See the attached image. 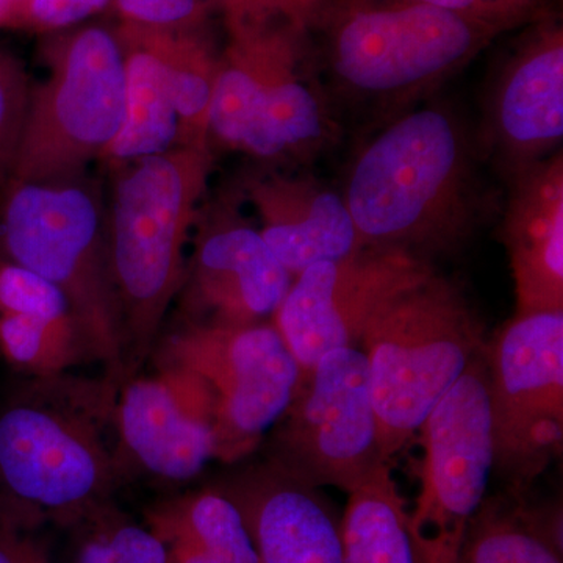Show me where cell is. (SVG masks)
<instances>
[{
  "label": "cell",
  "instance_id": "32",
  "mask_svg": "<svg viewBox=\"0 0 563 563\" xmlns=\"http://www.w3.org/2000/svg\"><path fill=\"white\" fill-rule=\"evenodd\" d=\"M221 13L231 10H257L268 9V0H218Z\"/></svg>",
  "mask_w": 563,
  "mask_h": 563
},
{
  "label": "cell",
  "instance_id": "6",
  "mask_svg": "<svg viewBox=\"0 0 563 563\" xmlns=\"http://www.w3.org/2000/svg\"><path fill=\"white\" fill-rule=\"evenodd\" d=\"M485 343L484 322L465 290L437 272L377 312L361 350L385 462L417 435Z\"/></svg>",
  "mask_w": 563,
  "mask_h": 563
},
{
  "label": "cell",
  "instance_id": "19",
  "mask_svg": "<svg viewBox=\"0 0 563 563\" xmlns=\"http://www.w3.org/2000/svg\"><path fill=\"white\" fill-rule=\"evenodd\" d=\"M499 236L517 312L563 310V152L503 181Z\"/></svg>",
  "mask_w": 563,
  "mask_h": 563
},
{
  "label": "cell",
  "instance_id": "31",
  "mask_svg": "<svg viewBox=\"0 0 563 563\" xmlns=\"http://www.w3.org/2000/svg\"><path fill=\"white\" fill-rule=\"evenodd\" d=\"M320 2L321 0H268V10L303 25L310 11Z\"/></svg>",
  "mask_w": 563,
  "mask_h": 563
},
{
  "label": "cell",
  "instance_id": "5",
  "mask_svg": "<svg viewBox=\"0 0 563 563\" xmlns=\"http://www.w3.org/2000/svg\"><path fill=\"white\" fill-rule=\"evenodd\" d=\"M214 154L177 146L110 166L107 255L122 339V380L141 373L177 301L188 243L207 196Z\"/></svg>",
  "mask_w": 563,
  "mask_h": 563
},
{
  "label": "cell",
  "instance_id": "34",
  "mask_svg": "<svg viewBox=\"0 0 563 563\" xmlns=\"http://www.w3.org/2000/svg\"><path fill=\"white\" fill-rule=\"evenodd\" d=\"M457 563H466L465 561H463V559H459V562Z\"/></svg>",
  "mask_w": 563,
  "mask_h": 563
},
{
  "label": "cell",
  "instance_id": "14",
  "mask_svg": "<svg viewBox=\"0 0 563 563\" xmlns=\"http://www.w3.org/2000/svg\"><path fill=\"white\" fill-rule=\"evenodd\" d=\"M191 236L192 252L177 296L185 321L222 325L273 321L292 277L244 213L233 185L206 196Z\"/></svg>",
  "mask_w": 563,
  "mask_h": 563
},
{
  "label": "cell",
  "instance_id": "22",
  "mask_svg": "<svg viewBox=\"0 0 563 563\" xmlns=\"http://www.w3.org/2000/svg\"><path fill=\"white\" fill-rule=\"evenodd\" d=\"M340 531L344 563H426L388 463L347 493Z\"/></svg>",
  "mask_w": 563,
  "mask_h": 563
},
{
  "label": "cell",
  "instance_id": "27",
  "mask_svg": "<svg viewBox=\"0 0 563 563\" xmlns=\"http://www.w3.org/2000/svg\"><path fill=\"white\" fill-rule=\"evenodd\" d=\"M124 24L163 31H201L213 11H221L218 0H111Z\"/></svg>",
  "mask_w": 563,
  "mask_h": 563
},
{
  "label": "cell",
  "instance_id": "15",
  "mask_svg": "<svg viewBox=\"0 0 563 563\" xmlns=\"http://www.w3.org/2000/svg\"><path fill=\"white\" fill-rule=\"evenodd\" d=\"M477 147L501 181L561 151L563 140V27L544 11L526 25L488 76Z\"/></svg>",
  "mask_w": 563,
  "mask_h": 563
},
{
  "label": "cell",
  "instance_id": "20",
  "mask_svg": "<svg viewBox=\"0 0 563 563\" xmlns=\"http://www.w3.org/2000/svg\"><path fill=\"white\" fill-rule=\"evenodd\" d=\"M118 40L124 60V120L101 161L122 165L180 146V125L174 109L157 29L120 22Z\"/></svg>",
  "mask_w": 563,
  "mask_h": 563
},
{
  "label": "cell",
  "instance_id": "29",
  "mask_svg": "<svg viewBox=\"0 0 563 563\" xmlns=\"http://www.w3.org/2000/svg\"><path fill=\"white\" fill-rule=\"evenodd\" d=\"M490 25L501 33L526 27L544 13L543 0H413Z\"/></svg>",
  "mask_w": 563,
  "mask_h": 563
},
{
  "label": "cell",
  "instance_id": "30",
  "mask_svg": "<svg viewBox=\"0 0 563 563\" xmlns=\"http://www.w3.org/2000/svg\"><path fill=\"white\" fill-rule=\"evenodd\" d=\"M0 563H54L27 528L0 517Z\"/></svg>",
  "mask_w": 563,
  "mask_h": 563
},
{
  "label": "cell",
  "instance_id": "1",
  "mask_svg": "<svg viewBox=\"0 0 563 563\" xmlns=\"http://www.w3.org/2000/svg\"><path fill=\"white\" fill-rule=\"evenodd\" d=\"M474 125L454 103L404 111L352 152L339 188L363 246L432 263L468 246L501 210Z\"/></svg>",
  "mask_w": 563,
  "mask_h": 563
},
{
  "label": "cell",
  "instance_id": "24",
  "mask_svg": "<svg viewBox=\"0 0 563 563\" xmlns=\"http://www.w3.org/2000/svg\"><path fill=\"white\" fill-rule=\"evenodd\" d=\"M157 35L174 109L179 118L180 146L210 150V110L220 51L207 38L206 29H157Z\"/></svg>",
  "mask_w": 563,
  "mask_h": 563
},
{
  "label": "cell",
  "instance_id": "23",
  "mask_svg": "<svg viewBox=\"0 0 563 563\" xmlns=\"http://www.w3.org/2000/svg\"><path fill=\"white\" fill-rule=\"evenodd\" d=\"M466 563H563L562 515L537 512L510 495L485 499L463 542Z\"/></svg>",
  "mask_w": 563,
  "mask_h": 563
},
{
  "label": "cell",
  "instance_id": "8",
  "mask_svg": "<svg viewBox=\"0 0 563 563\" xmlns=\"http://www.w3.org/2000/svg\"><path fill=\"white\" fill-rule=\"evenodd\" d=\"M47 74L32 84L10 179L66 181L88 176L124 120V60L117 31L77 25L41 44Z\"/></svg>",
  "mask_w": 563,
  "mask_h": 563
},
{
  "label": "cell",
  "instance_id": "26",
  "mask_svg": "<svg viewBox=\"0 0 563 563\" xmlns=\"http://www.w3.org/2000/svg\"><path fill=\"white\" fill-rule=\"evenodd\" d=\"M32 84L24 60L0 43V190L13 169Z\"/></svg>",
  "mask_w": 563,
  "mask_h": 563
},
{
  "label": "cell",
  "instance_id": "18",
  "mask_svg": "<svg viewBox=\"0 0 563 563\" xmlns=\"http://www.w3.org/2000/svg\"><path fill=\"white\" fill-rule=\"evenodd\" d=\"M239 507L258 563H344L335 507L322 488L268 461L214 484Z\"/></svg>",
  "mask_w": 563,
  "mask_h": 563
},
{
  "label": "cell",
  "instance_id": "33",
  "mask_svg": "<svg viewBox=\"0 0 563 563\" xmlns=\"http://www.w3.org/2000/svg\"><path fill=\"white\" fill-rule=\"evenodd\" d=\"M10 0H0V29H7L9 24Z\"/></svg>",
  "mask_w": 563,
  "mask_h": 563
},
{
  "label": "cell",
  "instance_id": "2",
  "mask_svg": "<svg viewBox=\"0 0 563 563\" xmlns=\"http://www.w3.org/2000/svg\"><path fill=\"white\" fill-rule=\"evenodd\" d=\"M303 29L336 120L363 133L429 101L503 35L413 0H321Z\"/></svg>",
  "mask_w": 563,
  "mask_h": 563
},
{
  "label": "cell",
  "instance_id": "4",
  "mask_svg": "<svg viewBox=\"0 0 563 563\" xmlns=\"http://www.w3.org/2000/svg\"><path fill=\"white\" fill-rule=\"evenodd\" d=\"M210 110V150L307 169L343 135L306 29L268 9L225 11Z\"/></svg>",
  "mask_w": 563,
  "mask_h": 563
},
{
  "label": "cell",
  "instance_id": "9",
  "mask_svg": "<svg viewBox=\"0 0 563 563\" xmlns=\"http://www.w3.org/2000/svg\"><path fill=\"white\" fill-rule=\"evenodd\" d=\"M151 357L195 380L209 396L214 459L250 455L287 412L301 369L274 322L250 325L184 321L155 343Z\"/></svg>",
  "mask_w": 563,
  "mask_h": 563
},
{
  "label": "cell",
  "instance_id": "7",
  "mask_svg": "<svg viewBox=\"0 0 563 563\" xmlns=\"http://www.w3.org/2000/svg\"><path fill=\"white\" fill-rule=\"evenodd\" d=\"M0 257L60 288L107 376L121 384L120 309L111 282L106 198L85 176L9 180L0 190Z\"/></svg>",
  "mask_w": 563,
  "mask_h": 563
},
{
  "label": "cell",
  "instance_id": "25",
  "mask_svg": "<svg viewBox=\"0 0 563 563\" xmlns=\"http://www.w3.org/2000/svg\"><path fill=\"white\" fill-rule=\"evenodd\" d=\"M90 521L96 531L81 544L76 563H173L169 548L151 529L121 520L109 509Z\"/></svg>",
  "mask_w": 563,
  "mask_h": 563
},
{
  "label": "cell",
  "instance_id": "10",
  "mask_svg": "<svg viewBox=\"0 0 563 563\" xmlns=\"http://www.w3.org/2000/svg\"><path fill=\"white\" fill-rule=\"evenodd\" d=\"M495 473L523 496L561 455L563 310L515 313L485 343Z\"/></svg>",
  "mask_w": 563,
  "mask_h": 563
},
{
  "label": "cell",
  "instance_id": "11",
  "mask_svg": "<svg viewBox=\"0 0 563 563\" xmlns=\"http://www.w3.org/2000/svg\"><path fill=\"white\" fill-rule=\"evenodd\" d=\"M485 350V347H484ZM470 362L420 428L421 490L410 523L426 563H457L495 473L485 352Z\"/></svg>",
  "mask_w": 563,
  "mask_h": 563
},
{
  "label": "cell",
  "instance_id": "16",
  "mask_svg": "<svg viewBox=\"0 0 563 563\" xmlns=\"http://www.w3.org/2000/svg\"><path fill=\"white\" fill-rule=\"evenodd\" d=\"M117 433L122 474L132 465L163 483L181 484L214 459L209 396L173 369L122 380Z\"/></svg>",
  "mask_w": 563,
  "mask_h": 563
},
{
  "label": "cell",
  "instance_id": "12",
  "mask_svg": "<svg viewBox=\"0 0 563 563\" xmlns=\"http://www.w3.org/2000/svg\"><path fill=\"white\" fill-rule=\"evenodd\" d=\"M266 459L302 483L346 493L387 465L361 347L328 352L302 377Z\"/></svg>",
  "mask_w": 563,
  "mask_h": 563
},
{
  "label": "cell",
  "instance_id": "13",
  "mask_svg": "<svg viewBox=\"0 0 563 563\" xmlns=\"http://www.w3.org/2000/svg\"><path fill=\"white\" fill-rule=\"evenodd\" d=\"M433 273L432 263L407 252L362 247L298 274L273 322L298 362L301 379L328 352L361 347L377 312Z\"/></svg>",
  "mask_w": 563,
  "mask_h": 563
},
{
  "label": "cell",
  "instance_id": "17",
  "mask_svg": "<svg viewBox=\"0 0 563 563\" xmlns=\"http://www.w3.org/2000/svg\"><path fill=\"white\" fill-rule=\"evenodd\" d=\"M233 187L292 279L314 263L339 261L366 247L340 191L307 169L252 163Z\"/></svg>",
  "mask_w": 563,
  "mask_h": 563
},
{
  "label": "cell",
  "instance_id": "21",
  "mask_svg": "<svg viewBox=\"0 0 563 563\" xmlns=\"http://www.w3.org/2000/svg\"><path fill=\"white\" fill-rule=\"evenodd\" d=\"M147 521L173 563H258L239 507L214 485L154 507Z\"/></svg>",
  "mask_w": 563,
  "mask_h": 563
},
{
  "label": "cell",
  "instance_id": "3",
  "mask_svg": "<svg viewBox=\"0 0 563 563\" xmlns=\"http://www.w3.org/2000/svg\"><path fill=\"white\" fill-rule=\"evenodd\" d=\"M113 377H31L0 410V517L31 529L90 521L122 476Z\"/></svg>",
  "mask_w": 563,
  "mask_h": 563
},
{
  "label": "cell",
  "instance_id": "28",
  "mask_svg": "<svg viewBox=\"0 0 563 563\" xmlns=\"http://www.w3.org/2000/svg\"><path fill=\"white\" fill-rule=\"evenodd\" d=\"M111 5V0H10L7 29L49 33L68 31Z\"/></svg>",
  "mask_w": 563,
  "mask_h": 563
}]
</instances>
